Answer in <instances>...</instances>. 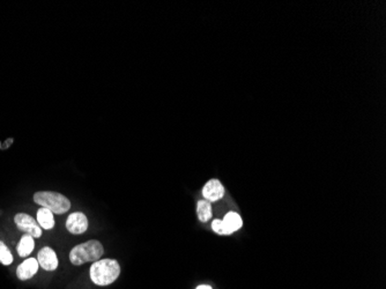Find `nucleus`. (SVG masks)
Listing matches in <instances>:
<instances>
[{
    "mask_svg": "<svg viewBox=\"0 0 386 289\" xmlns=\"http://www.w3.org/2000/svg\"><path fill=\"white\" fill-rule=\"evenodd\" d=\"M202 196L208 202H218L224 196V188L218 180H210L202 188Z\"/></svg>",
    "mask_w": 386,
    "mask_h": 289,
    "instance_id": "obj_7",
    "label": "nucleus"
},
{
    "mask_svg": "<svg viewBox=\"0 0 386 289\" xmlns=\"http://www.w3.org/2000/svg\"><path fill=\"white\" fill-rule=\"evenodd\" d=\"M196 289H212V287L207 286V284H202V286H199Z\"/></svg>",
    "mask_w": 386,
    "mask_h": 289,
    "instance_id": "obj_15",
    "label": "nucleus"
},
{
    "mask_svg": "<svg viewBox=\"0 0 386 289\" xmlns=\"http://www.w3.org/2000/svg\"><path fill=\"white\" fill-rule=\"evenodd\" d=\"M38 262L35 258H28L18 265L16 270V276L20 280L26 281L32 279L38 271Z\"/></svg>",
    "mask_w": 386,
    "mask_h": 289,
    "instance_id": "obj_8",
    "label": "nucleus"
},
{
    "mask_svg": "<svg viewBox=\"0 0 386 289\" xmlns=\"http://www.w3.org/2000/svg\"><path fill=\"white\" fill-rule=\"evenodd\" d=\"M196 214L202 222H207L212 218V206L207 200H200L196 205Z\"/></svg>",
    "mask_w": 386,
    "mask_h": 289,
    "instance_id": "obj_12",
    "label": "nucleus"
},
{
    "mask_svg": "<svg viewBox=\"0 0 386 289\" xmlns=\"http://www.w3.org/2000/svg\"><path fill=\"white\" fill-rule=\"evenodd\" d=\"M37 205L49 210L54 214H64L70 208V202L64 194L54 191H40L34 194Z\"/></svg>",
    "mask_w": 386,
    "mask_h": 289,
    "instance_id": "obj_3",
    "label": "nucleus"
},
{
    "mask_svg": "<svg viewBox=\"0 0 386 289\" xmlns=\"http://www.w3.org/2000/svg\"><path fill=\"white\" fill-rule=\"evenodd\" d=\"M14 222H16V227L27 235H30L34 238H40L42 236V228L40 227L35 218L28 216V214H16V218H14Z\"/></svg>",
    "mask_w": 386,
    "mask_h": 289,
    "instance_id": "obj_4",
    "label": "nucleus"
},
{
    "mask_svg": "<svg viewBox=\"0 0 386 289\" xmlns=\"http://www.w3.org/2000/svg\"><path fill=\"white\" fill-rule=\"evenodd\" d=\"M66 228L73 235L84 234L88 229V218L81 212L70 214L66 221Z\"/></svg>",
    "mask_w": 386,
    "mask_h": 289,
    "instance_id": "obj_5",
    "label": "nucleus"
},
{
    "mask_svg": "<svg viewBox=\"0 0 386 289\" xmlns=\"http://www.w3.org/2000/svg\"><path fill=\"white\" fill-rule=\"evenodd\" d=\"M212 229L218 235H230V232H228V229L226 228L224 222H222V220H218V218L212 222Z\"/></svg>",
    "mask_w": 386,
    "mask_h": 289,
    "instance_id": "obj_14",
    "label": "nucleus"
},
{
    "mask_svg": "<svg viewBox=\"0 0 386 289\" xmlns=\"http://www.w3.org/2000/svg\"><path fill=\"white\" fill-rule=\"evenodd\" d=\"M0 262L2 265H10L13 262V256L10 254L8 248L6 246V244L0 240Z\"/></svg>",
    "mask_w": 386,
    "mask_h": 289,
    "instance_id": "obj_13",
    "label": "nucleus"
},
{
    "mask_svg": "<svg viewBox=\"0 0 386 289\" xmlns=\"http://www.w3.org/2000/svg\"><path fill=\"white\" fill-rule=\"evenodd\" d=\"M104 249L101 242L96 240H90L79 246H74L70 252V260L73 265L79 266L86 262H95L100 260Z\"/></svg>",
    "mask_w": 386,
    "mask_h": 289,
    "instance_id": "obj_2",
    "label": "nucleus"
},
{
    "mask_svg": "<svg viewBox=\"0 0 386 289\" xmlns=\"http://www.w3.org/2000/svg\"><path fill=\"white\" fill-rule=\"evenodd\" d=\"M120 274V266L114 259H100L92 262L90 279L98 286H108L117 280Z\"/></svg>",
    "mask_w": 386,
    "mask_h": 289,
    "instance_id": "obj_1",
    "label": "nucleus"
},
{
    "mask_svg": "<svg viewBox=\"0 0 386 289\" xmlns=\"http://www.w3.org/2000/svg\"><path fill=\"white\" fill-rule=\"evenodd\" d=\"M38 265L46 271H54L58 268V257L54 251L49 246H44L37 254Z\"/></svg>",
    "mask_w": 386,
    "mask_h": 289,
    "instance_id": "obj_6",
    "label": "nucleus"
},
{
    "mask_svg": "<svg viewBox=\"0 0 386 289\" xmlns=\"http://www.w3.org/2000/svg\"><path fill=\"white\" fill-rule=\"evenodd\" d=\"M222 222H224V224L226 226V228L228 229L230 234L237 232L243 226L242 218H240V214L236 212H229L228 214H226V216L224 218Z\"/></svg>",
    "mask_w": 386,
    "mask_h": 289,
    "instance_id": "obj_10",
    "label": "nucleus"
},
{
    "mask_svg": "<svg viewBox=\"0 0 386 289\" xmlns=\"http://www.w3.org/2000/svg\"><path fill=\"white\" fill-rule=\"evenodd\" d=\"M34 248H35L34 237L26 234L22 236L20 242H18L16 246V251L20 257H28V256L32 252Z\"/></svg>",
    "mask_w": 386,
    "mask_h": 289,
    "instance_id": "obj_11",
    "label": "nucleus"
},
{
    "mask_svg": "<svg viewBox=\"0 0 386 289\" xmlns=\"http://www.w3.org/2000/svg\"><path fill=\"white\" fill-rule=\"evenodd\" d=\"M37 224L42 229H46V230H50L54 227V213L50 212L49 210L44 208V207H40V208L37 210Z\"/></svg>",
    "mask_w": 386,
    "mask_h": 289,
    "instance_id": "obj_9",
    "label": "nucleus"
}]
</instances>
